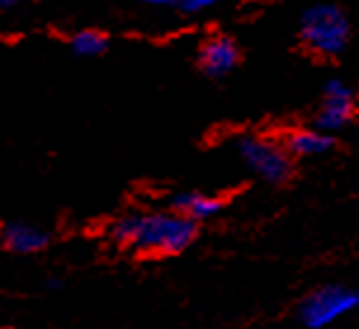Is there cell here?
Returning <instances> with one entry per match:
<instances>
[{
  "label": "cell",
  "instance_id": "cell-5",
  "mask_svg": "<svg viewBox=\"0 0 359 329\" xmlns=\"http://www.w3.org/2000/svg\"><path fill=\"white\" fill-rule=\"evenodd\" d=\"M357 105L355 88L341 79H331L324 86V102L317 114V128L324 133L341 131L352 121Z\"/></svg>",
  "mask_w": 359,
  "mask_h": 329
},
{
  "label": "cell",
  "instance_id": "cell-11",
  "mask_svg": "<svg viewBox=\"0 0 359 329\" xmlns=\"http://www.w3.org/2000/svg\"><path fill=\"white\" fill-rule=\"evenodd\" d=\"M227 3V0H184L182 3V12H189V15H196V12H206V10H213L217 5Z\"/></svg>",
  "mask_w": 359,
  "mask_h": 329
},
{
  "label": "cell",
  "instance_id": "cell-9",
  "mask_svg": "<svg viewBox=\"0 0 359 329\" xmlns=\"http://www.w3.org/2000/svg\"><path fill=\"white\" fill-rule=\"evenodd\" d=\"M220 209H222V199L201 195V192H182V195H177L175 202H172V211H177V214L187 216L196 223L217 216Z\"/></svg>",
  "mask_w": 359,
  "mask_h": 329
},
{
  "label": "cell",
  "instance_id": "cell-3",
  "mask_svg": "<svg viewBox=\"0 0 359 329\" xmlns=\"http://www.w3.org/2000/svg\"><path fill=\"white\" fill-rule=\"evenodd\" d=\"M239 157L255 176L267 183H284L291 176V154L286 147L272 138L246 135L239 140Z\"/></svg>",
  "mask_w": 359,
  "mask_h": 329
},
{
  "label": "cell",
  "instance_id": "cell-1",
  "mask_svg": "<svg viewBox=\"0 0 359 329\" xmlns=\"http://www.w3.org/2000/svg\"><path fill=\"white\" fill-rule=\"evenodd\" d=\"M111 240L144 256H175L196 237V221L177 214H130L111 223Z\"/></svg>",
  "mask_w": 359,
  "mask_h": 329
},
{
  "label": "cell",
  "instance_id": "cell-2",
  "mask_svg": "<svg viewBox=\"0 0 359 329\" xmlns=\"http://www.w3.org/2000/svg\"><path fill=\"white\" fill-rule=\"evenodd\" d=\"M300 41L312 55L336 57L348 48L350 22L336 3H317L300 17Z\"/></svg>",
  "mask_w": 359,
  "mask_h": 329
},
{
  "label": "cell",
  "instance_id": "cell-8",
  "mask_svg": "<svg viewBox=\"0 0 359 329\" xmlns=\"http://www.w3.org/2000/svg\"><path fill=\"white\" fill-rule=\"evenodd\" d=\"M284 147L291 157H319L331 152L333 138L331 133H324L319 128H296L286 135Z\"/></svg>",
  "mask_w": 359,
  "mask_h": 329
},
{
  "label": "cell",
  "instance_id": "cell-12",
  "mask_svg": "<svg viewBox=\"0 0 359 329\" xmlns=\"http://www.w3.org/2000/svg\"><path fill=\"white\" fill-rule=\"evenodd\" d=\"M19 3H22V0H0V10H10Z\"/></svg>",
  "mask_w": 359,
  "mask_h": 329
},
{
  "label": "cell",
  "instance_id": "cell-4",
  "mask_svg": "<svg viewBox=\"0 0 359 329\" xmlns=\"http://www.w3.org/2000/svg\"><path fill=\"white\" fill-rule=\"evenodd\" d=\"M359 303V294L348 287L329 285L312 292L300 306V320L310 329H322L343 315L352 313Z\"/></svg>",
  "mask_w": 359,
  "mask_h": 329
},
{
  "label": "cell",
  "instance_id": "cell-6",
  "mask_svg": "<svg viewBox=\"0 0 359 329\" xmlns=\"http://www.w3.org/2000/svg\"><path fill=\"white\" fill-rule=\"evenodd\" d=\"M198 64L208 76H227L239 64V48L232 38L213 36L198 50Z\"/></svg>",
  "mask_w": 359,
  "mask_h": 329
},
{
  "label": "cell",
  "instance_id": "cell-10",
  "mask_svg": "<svg viewBox=\"0 0 359 329\" xmlns=\"http://www.w3.org/2000/svg\"><path fill=\"white\" fill-rule=\"evenodd\" d=\"M107 48H109L107 36L100 34V31H95V29L76 31V34L72 36V50L79 57H97V55L104 53Z\"/></svg>",
  "mask_w": 359,
  "mask_h": 329
},
{
  "label": "cell",
  "instance_id": "cell-7",
  "mask_svg": "<svg viewBox=\"0 0 359 329\" xmlns=\"http://www.w3.org/2000/svg\"><path fill=\"white\" fill-rule=\"evenodd\" d=\"M0 240L15 254H36L48 247V232L29 223H10L0 232Z\"/></svg>",
  "mask_w": 359,
  "mask_h": 329
}]
</instances>
